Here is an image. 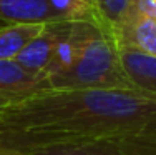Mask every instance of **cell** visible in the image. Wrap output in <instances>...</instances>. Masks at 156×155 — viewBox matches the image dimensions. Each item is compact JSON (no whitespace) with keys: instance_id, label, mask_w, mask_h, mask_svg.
<instances>
[{"instance_id":"1","label":"cell","mask_w":156,"mask_h":155,"mask_svg":"<svg viewBox=\"0 0 156 155\" xmlns=\"http://www.w3.org/2000/svg\"><path fill=\"white\" fill-rule=\"evenodd\" d=\"M0 128L58 142L121 137L156 142V95L136 88L47 90L9 105Z\"/></svg>"},{"instance_id":"2","label":"cell","mask_w":156,"mask_h":155,"mask_svg":"<svg viewBox=\"0 0 156 155\" xmlns=\"http://www.w3.org/2000/svg\"><path fill=\"white\" fill-rule=\"evenodd\" d=\"M78 30L75 57L63 72L48 79L51 90L133 88L110 32L96 20H80Z\"/></svg>"},{"instance_id":"3","label":"cell","mask_w":156,"mask_h":155,"mask_svg":"<svg viewBox=\"0 0 156 155\" xmlns=\"http://www.w3.org/2000/svg\"><path fill=\"white\" fill-rule=\"evenodd\" d=\"M73 20H96L101 24L96 10L81 0H0L2 24H57Z\"/></svg>"},{"instance_id":"4","label":"cell","mask_w":156,"mask_h":155,"mask_svg":"<svg viewBox=\"0 0 156 155\" xmlns=\"http://www.w3.org/2000/svg\"><path fill=\"white\" fill-rule=\"evenodd\" d=\"M30 155H156V142L144 138H93L47 145Z\"/></svg>"},{"instance_id":"5","label":"cell","mask_w":156,"mask_h":155,"mask_svg":"<svg viewBox=\"0 0 156 155\" xmlns=\"http://www.w3.org/2000/svg\"><path fill=\"white\" fill-rule=\"evenodd\" d=\"M47 90H51L48 77L25 68L17 60H0V98L17 103Z\"/></svg>"},{"instance_id":"6","label":"cell","mask_w":156,"mask_h":155,"mask_svg":"<svg viewBox=\"0 0 156 155\" xmlns=\"http://www.w3.org/2000/svg\"><path fill=\"white\" fill-rule=\"evenodd\" d=\"M70 24L72 22L47 24L43 30L22 50V54L15 60L25 68L47 77L48 68H50L55 54L58 50V45L70 30Z\"/></svg>"},{"instance_id":"7","label":"cell","mask_w":156,"mask_h":155,"mask_svg":"<svg viewBox=\"0 0 156 155\" xmlns=\"http://www.w3.org/2000/svg\"><path fill=\"white\" fill-rule=\"evenodd\" d=\"M118 49H133L156 55V18L126 10L120 22L110 30Z\"/></svg>"},{"instance_id":"8","label":"cell","mask_w":156,"mask_h":155,"mask_svg":"<svg viewBox=\"0 0 156 155\" xmlns=\"http://www.w3.org/2000/svg\"><path fill=\"white\" fill-rule=\"evenodd\" d=\"M123 70L133 88L156 95V55L133 49H118Z\"/></svg>"},{"instance_id":"9","label":"cell","mask_w":156,"mask_h":155,"mask_svg":"<svg viewBox=\"0 0 156 155\" xmlns=\"http://www.w3.org/2000/svg\"><path fill=\"white\" fill-rule=\"evenodd\" d=\"M47 24H3L0 27V60H15Z\"/></svg>"},{"instance_id":"10","label":"cell","mask_w":156,"mask_h":155,"mask_svg":"<svg viewBox=\"0 0 156 155\" xmlns=\"http://www.w3.org/2000/svg\"><path fill=\"white\" fill-rule=\"evenodd\" d=\"M53 143H58V140L42 134L0 128V155H30L35 150Z\"/></svg>"},{"instance_id":"11","label":"cell","mask_w":156,"mask_h":155,"mask_svg":"<svg viewBox=\"0 0 156 155\" xmlns=\"http://www.w3.org/2000/svg\"><path fill=\"white\" fill-rule=\"evenodd\" d=\"M131 0H96V13L106 30H111L123 18Z\"/></svg>"},{"instance_id":"12","label":"cell","mask_w":156,"mask_h":155,"mask_svg":"<svg viewBox=\"0 0 156 155\" xmlns=\"http://www.w3.org/2000/svg\"><path fill=\"white\" fill-rule=\"evenodd\" d=\"M128 9L156 18V0H131Z\"/></svg>"},{"instance_id":"13","label":"cell","mask_w":156,"mask_h":155,"mask_svg":"<svg viewBox=\"0 0 156 155\" xmlns=\"http://www.w3.org/2000/svg\"><path fill=\"white\" fill-rule=\"evenodd\" d=\"M9 105H12V103L7 102V100H3V98H0V117H2V113L5 112V109H7Z\"/></svg>"},{"instance_id":"14","label":"cell","mask_w":156,"mask_h":155,"mask_svg":"<svg viewBox=\"0 0 156 155\" xmlns=\"http://www.w3.org/2000/svg\"><path fill=\"white\" fill-rule=\"evenodd\" d=\"M83 3H87V5H90V7H93V9L96 10V0H81Z\"/></svg>"},{"instance_id":"15","label":"cell","mask_w":156,"mask_h":155,"mask_svg":"<svg viewBox=\"0 0 156 155\" xmlns=\"http://www.w3.org/2000/svg\"><path fill=\"white\" fill-rule=\"evenodd\" d=\"M2 25H3V24H2V22H0V27H2Z\"/></svg>"}]
</instances>
